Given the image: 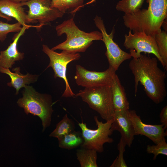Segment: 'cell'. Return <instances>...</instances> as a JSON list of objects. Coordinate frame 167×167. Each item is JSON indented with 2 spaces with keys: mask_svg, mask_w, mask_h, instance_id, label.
Wrapping results in <instances>:
<instances>
[{
  "mask_svg": "<svg viewBox=\"0 0 167 167\" xmlns=\"http://www.w3.org/2000/svg\"><path fill=\"white\" fill-rule=\"evenodd\" d=\"M55 29L58 36L65 34L66 39L51 49L54 51L59 49L73 54L84 52L94 41L102 40V38L101 32L95 31L88 33L80 30L72 18L57 25Z\"/></svg>",
  "mask_w": 167,
  "mask_h": 167,
  "instance_id": "3",
  "label": "cell"
},
{
  "mask_svg": "<svg viewBox=\"0 0 167 167\" xmlns=\"http://www.w3.org/2000/svg\"><path fill=\"white\" fill-rule=\"evenodd\" d=\"M116 72L109 66L105 71L98 72L88 70L80 65H77L74 79L78 85L85 88L110 85Z\"/></svg>",
  "mask_w": 167,
  "mask_h": 167,
  "instance_id": "11",
  "label": "cell"
},
{
  "mask_svg": "<svg viewBox=\"0 0 167 167\" xmlns=\"http://www.w3.org/2000/svg\"><path fill=\"white\" fill-rule=\"evenodd\" d=\"M96 0H91V1H89V2H88L87 3L85 4L84 5H83L82 6V7H83V6H84L85 5L89 4H91V3L94 2H95Z\"/></svg>",
  "mask_w": 167,
  "mask_h": 167,
  "instance_id": "29",
  "label": "cell"
},
{
  "mask_svg": "<svg viewBox=\"0 0 167 167\" xmlns=\"http://www.w3.org/2000/svg\"><path fill=\"white\" fill-rule=\"evenodd\" d=\"M158 54L163 63V66L167 70V33L161 31L154 35Z\"/></svg>",
  "mask_w": 167,
  "mask_h": 167,
  "instance_id": "21",
  "label": "cell"
},
{
  "mask_svg": "<svg viewBox=\"0 0 167 167\" xmlns=\"http://www.w3.org/2000/svg\"><path fill=\"white\" fill-rule=\"evenodd\" d=\"M58 139L59 147L69 150L81 146L84 141L81 132L75 130Z\"/></svg>",
  "mask_w": 167,
  "mask_h": 167,
  "instance_id": "18",
  "label": "cell"
},
{
  "mask_svg": "<svg viewBox=\"0 0 167 167\" xmlns=\"http://www.w3.org/2000/svg\"><path fill=\"white\" fill-rule=\"evenodd\" d=\"M75 128L74 122L66 114L57 124L55 129L51 133L49 136L58 139L75 130Z\"/></svg>",
  "mask_w": 167,
  "mask_h": 167,
  "instance_id": "20",
  "label": "cell"
},
{
  "mask_svg": "<svg viewBox=\"0 0 167 167\" xmlns=\"http://www.w3.org/2000/svg\"><path fill=\"white\" fill-rule=\"evenodd\" d=\"M144 0H121L116 6L117 10L124 14H133L140 9Z\"/></svg>",
  "mask_w": 167,
  "mask_h": 167,
  "instance_id": "22",
  "label": "cell"
},
{
  "mask_svg": "<svg viewBox=\"0 0 167 167\" xmlns=\"http://www.w3.org/2000/svg\"><path fill=\"white\" fill-rule=\"evenodd\" d=\"M21 2L11 0H0V12L11 18H13L23 26L28 25L26 22V14Z\"/></svg>",
  "mask_w": 167,
  "mask_h": 167,
  "instance_id": "17",
  "label": "cell"
},
{
  "mask_svg": "<svg viewBox=\"0 0 167 167\" xmlns=\"http://www.w3.org/2000/svg\"><path fill=\"white\" fill-rule=\"evenodd\" d=\"M0 17L4 19L7 21H10L12 20L11 18L7 16L0 12Z\"/></svg>",
  "mask_w": 167,
  "mask_h": 167,
  "instance_id": "28",
  "label": "cell"
},
{
  "mask_svg": "<svg viewBox=\"0 0 167 167\" xmlns=\"http://www.w3.org/2000/svg\"><path fill=\"white\" fill-rule=\"evenodd\" d=\"M84 0H57L51 5L54 7L64 14L66 11L71 9L75 8L73 11L75 12L79 8L81 7Z\"/></svg>",
  "mask_w": 167,
  "mask_h": 167,
  "instance_id": "23",
  "label": "cell"
},
{
  "mask_svg": "<svg viewBox=\"0 0 167 167\" xmlns=\"http://www.w3.org/2000/svg\"><path fill=\"white\" fill-rule=\"evenodd\" d=\"M18 2H23L27 1L29 0H11Z\"/></svg>",
  "mask_w": 167,
  "mask_h": 167,
  "instance_id": "30",
  "label": "cell"
},
{
  "mask_svg": "<svg viewBox=\"0 0 167 167\" xmlns=\"http://www.w3.org/2000/svg\"><path fill=\"white\" fill-rule=\"evenodd\" d=\"M57 0H51V5L54 3Z\"/></svg>",
  "mask_w": 167,
  "mask_h": 167,
  "instance_id": "31",
  "label": "cell"
},
{
  "mask_svg": "<svg viewBox=\"0 0 167 167\" xmlns=\"http://www.w3.org/2000/svg\"><path fill=\"white\" fill-rule=\"evenodd\" d=\"M129 110L115 111L111 129L118 131L126 145L130 147L135 135L134 127L130 119Z\"/></svg>",
  "mask_w": 167,
  "mask_h": 167,
  "instance_id": "13",
  "label": "cell"
},
{
  "mask_svg": "<svg viewBox=\"0 0 167 167\" xmlns=\"http://www.w3.org/2000/svg\"><path fill=\"white\" fill-rule=\"evenodd\" d=\"M129 113L135 135H143L156 144L165 139L167 131H165L166 129L162 124L153 125L143 123L135 110H129Z\"/></svg>",
  "mask_w": 167,
  "mask_h": 167,
  "instance_id": "12",
  "label": "cell"
},
{
  "mask_svg": "<svg viewBox=\"0 0 167 167\" xmlns=\"http://www.w3.org/2000/svg\"><path fill=\"white\" fill-rule=\"evenodd\" d=\"M42 51L48 55L50 59V62L46 68L51 67L54 72V78L59 77L62 79L65 82L66 88L62 96L69 97L75 96L66 77V69L67 65L70 62L80 58V54L78 53H70L63 51L58 53L45 45H42Z\"/></svg>",
  "mask_w": 167,
  "mask_h": 167,
  "instance_id": "7",
  "label": "cell"
},
{
  "mask_svg": "<svg viewBox=\"0 0 167 167\" xmlns=\"http://www.w3.org/2000/svg\"><path fill=\"white\" fill-rule=\"evenodd\" d=\"M160 122L165 129L167 128V106H165L161 110L160 114Z\"/></svg>",
  "mask_w": 167,
  "mask_h": 167,
  "instance_id": "27",
  "label": "cell"
},
{
  "mask_svg": "<svg viewBox=\"0 0 167 167\" xmlns=\"http://www.w3.org/2000/svg\"><path fill=\"white\" fill-rule=\"evenodd\" d=\"M146 151L149 154L154 155L153 160L156 159L157 156L159 154L167 156V143L165 139L155 145H148Z\"/></svg>",
  "mask_w": 167,
  "mask_h": 167,
  "instance_id": "25",
  "label": "cell"
},
{
  "mask_svg": "<svg viewBox=\"0 0 167 167\" xmlns=\"http://www.w3.org/2000/svg\"><path fill=\"white\" fill-rule=\"evenodd\" d=\"M23 97L17 103L27 114L31 113L41 119L43 131L49 126L53 112L51 96L36 92L32 86L26 85L23 91Z\"/></svg>",
  "mask_w": 167,
  "mask_h": 167,
  "instance_id": "4",
  "label": "cell"
},
{
  "mask_svg": "<svg viewBox=\"0 0 167 167\" xmlns=\"http://www.w3.org/2000/svg\"><path fill=\"white\" fill-rule=\"evenodd\" d=\"M38 28V26L28 25L23 26L21 30L18 32L13 42L6 49L0 52V67L9 69L11 68L16 61L22 60L24 54L19 52L17 48L18 42L20 37L24 34L25 30L30 27Z\"/></svg>",
  "mask_w": 167,
  "mask_h": 167,
  "instance_id": "14",
  "label": "cell"
},
{
  "mask_svg": "<svg viewBox=\"0 0 167 167\" xmlns=\"http://www.w3.org/2000/svg\"><path fill=\"white\" fill-rule=\"evenodd\" d=\"M95 24L100 31L102 35V40L106 48L105 55L107 58L109 66L116 71L121 64L131 57L130 53L122 50L113 40L114 29H113L109 34L107 32L104 21L101 18L96 15L94 19Z\"/></svg>",
  "mask_w": 167,
  "mask_h": 167,
  "instance_id": "10",
  "label": "cell"
},
{
  "mask_svg": "<svg viewBox=\"0 0 167 167\" xmlns=\"http://www.w3.org/2000/svg\"><path fill=\"white\" fill-rule=\"evenodd\" d=\"M110 86L115 111L129 110V103L124 88L116 74L112 79Z\"/></svg>",
  "mask_w": 167,
  "mask_h": 167,
  "instance_id": "16",
  "label": "cell"
},
{
  "mask_svg": "<svg viewBox=\"0 0 167 167\" xmlns=\"http://www.w3.org/2000/svg\"><path fill=\"white\" fill-rule=\"evenodd\" d=\"M129 67L134 78L135 95L139 83L154 102L159 104L162 102L167 94L165 83L167 75L158 66L157 58L141 54L138 57L133 58Z\"/></svg>",
  "mask_w": 167,
  "mask_h": 167,
  "instance_id": "1",
  "label": "cell"
},
{
  "mask_svg": "<svg viewBox=\"0 0 167 167\" xmlns=\"http://www.w3.org/2000/svg\"><path fill=\"white\" fill-rule=\"evenodd\" d=\"M51 0H29L21 2L29 8L26 14L27 24L36 21L42 26L62 17L64 13L51 6Z\"/></svg>",
  "mask_w": 167,
  "mask_h": 167,
  "instance_id": "8",
  "label": "cell"
},
{
  "mask_svg": "<svg viewBox=\"0 0 167 167\" xmlns=\"http://www.w3.org/2000/svg\"><path fill=\"white\" fill-rule=\"evenodd\" d=\"M81 167H97V152L95 150L81 147L76 152Z\"/></svg>",
  "mask_w": 167,
  "mask_h": 167,
  "instance_id": "19",
  "label": "cell"
},
{
  "mask_svg": "<svg viewBox=\"0 0 167 167\" xmlns=\"http://www.w3.org/2000/svg\"><path fill=\"white\" fill-rule=\"evenodd\" d=\"M94 119L97 126V128L95 130L88 128L86 124L84 123L82 120L81 122L78 123L84 139L80 147L101 153L104 151V144L112 143L114 141L113 139L109 137L113 132L111 129L113 119V118L103 123L99 120L97 116H94Z\"/></svg>",
  "mask_w": 167,
  "mask_h": 167,
  "instance_id": "6",
  "label": "cell"
},
{
  "mask_svg": "<svg viewBox=\"0 0 167 167\" xmlns=\"http://www.w3.org/2000/svg\"><path fill=\"white\" fill-rule=\"evenodd\" d=\"M132 33L130 30L128 34L125 35L124 46L129 49L133 58L138 57L142 52L154 54L163 66L162 61L158 54L154 36L146 34L143 31Z\"/></svg>",
  "mask_w": 167,
  "mask_h": 167,
  "instance_id": "9",
  "label": "cell"
},
{
  "mask_svg": "<svg viewBox=\"0 0 167 167\" xmlns=\"http://www.w3.org/2000/svg\"><path fill=\"white\" fill-rule=\"evenodd\" d=\"M22 27L18 22L15 24H10L0 21V41H3L9 33L19 32L21 30Z\"/></svg>",
  "mask_w": 167,
  "mask_h": 167,
  "instance_id": "24",
  "label": "cell"
},
{
  "mask_svg": "<svg viewBox=\"0 0 167 167\" xmlns=\"http://www.w3.org/2000/svg\"><path fill=\"white\" fill-rule=\"evenodd\" d=\"M19 67H17L12 69L15 73L11 71L9 69L0 67V72L8 75L10 77L11 81L7 84L10 87H13L16 90V94H17L20 89L24 88L27 84L33 83L36 81L38 75H32L29 73L23 75L20 72Z\"/></svg>",
  "mask_w": 167,
  "mask_h": 167,
  "instance_id": "15",
  "label": "cell"
},
{
  "mask_svg": "<svg viewBox=\"0 0 167 167\" xmlns=\"http://www.w3.org/2000/svg\"><path fill=\"white\" fill-rule=\"evenodd\" d=\"M126 144L121 138L118 145L119 154L114 161L110 167H127V165L124 159V153Z\"/></svg>",
  "mask_w": 167,
  "mask_h": 167,
  "instance_id": "26",
  "label": "cell"
},
{
  "mask_svg": "<svg viewBox=\"0 0 167 167\" xmlns=\"http://www.w3.org/2000/svg\"><path fill=\"white\" fill-rule=\"evenodd\" d=\"M75 96L80 97L106 121L113 118L115 111L110 85L85 87Z\"/></svg>",
  "mask_w": 167,
  "mask_h": 167,
  "instance_id": "5",
  "label": "cell"
},
{
  "mask_svg": "<svg viewBox=\"0 0 167 167\" xmlns=\"http://www.w3.org/2000/svg\"><path fill=\"white\" fill-rule=\"evenodd\" d=\"M147 9H140L131 14H124V24L133 32L143 31L154 36L161 32L167 16V0H147Z\"/></svg>",
  "mask_w": 167,
  "mask_h": 167,
  "instance_id": "2",
  "label": "cell"
}]
</instances>
